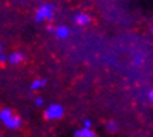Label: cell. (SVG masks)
<instances>
[{"instance_id": "9", "label": "cell", "mask_w": 153, "mask_h": 137, "mask_svg": "<svg viewBox=\"0 0 153 137\" xmlns=\"http://www.w3.org/2000/svg\"><path fill=\"white\" fill-rule=\"evenodd\" d=\"M105 130L110 134H115L118 130H120V123L114 120V119H110V120H107L105 122Z\"/></svg>"}, {"instance_id": "11", "label": "cell", "mask_w": 153, "mask_h": 137, "mask_svg": "<svg viewBox=\"0 0 153 137\" xmlns=\"http://www.w3.org/2000/svg\"><path fill=\"white\" fill-rule=\"evenodd\" d=\"M34 105L38 106V108H41V106L45 105V101H44V98L39 95H37L35 98H34Z\"/></svg>"}, {"instance_id": "3", "label": "cell", "mask_w": 153, "mask_h": 137, "mask_svg": "<svg viewBox=\"0 0 153 137\" xmlns=\"http://www.w3.org/2000/svg\"><path fill=\"white\" fill-rule=\"evenodd\" d=\"M65 116V106L59 102H52L48 104L44 108V118L49 122H58Z\"/></svg>"}, {"instance_id": "2", "label": "cell", "mask_w": 153, "mask_h": 137, "mask_svg": "<svg viewBox=\"0 0 153 137\" xmlns=\"http://www.w3.org/2000/svg\"><path fill=\"white\" fill-rule=\"evenodd\" d=\"M56 17V6L51 1H44L37 7L34 18L39 24L45 23H52Z\"/></svg>"}, {"instance_id": "6", "label": "cell", "mask_w": 153, "mask_h": 137, "mask_svg": "<svg viewBox=\"0 0 153 137\" xmlns=\"http://www.w3.org/2000/svg\"><path fill=\"white\" fill-rule=\"evenodd\" d=\"M53 34H55V37L60 41H65L68 38L70 37V34H72V29H70L69 25H66V24H60V25H56L53 27Z\"/></svg>"}, {"instance_id": "15", "label": "cell", "mask_w": 153, "mask_h": 137, "mask_svg": "<svg viewBox=\"0 0 153 137\" xmlns=\"http://www.w3.org/2000/svg\"><path fill=\"white\" fill-rule=\"evenodd\" d=\"M0 137H4V136H3V133H1V132H0Z\"/></svg>"}, {"instance_id": "7", "label": "cell", "mask_w": 153, "mask_h": 137, "mask_svg": "<svg viewBox=\"0 0 153 137\" xmlns=\"http://www.w3.org/2000/svg\"><path fill=\"white\" fill-rule=\"evenodd\" d=\"M47 78L44 77H39V78H34L33 81L30 82V90L33 92H39L41 90L47 87Z\"/></svg>"}, {"instance_id": "14", "label": "cell", "mask_w": 153, "mask_h": 137, "mask_svg": "<svg viewBox=\"0 0 153 137\" xmlns=\"http://www.w3.org/2000/svg\"><path fill=\"white\" fill-rule=\"evenodd\" d=\"M3 52H4V45L0 42V53H3Z\"/></svg>"}, {"instance_id": "4", "label": "cell", "mask_w": 153, "mask_h": 137, "mask_svg": "<svg viewBox=\"0 0 153 137\" xmlns=\"http://www.w3.org/2000/svg\"><path fill=\"white\" fill-rule=\"evenodd\" d=\"M72 23L79 28H86L93 23V17L87 11H76L72 15Z\"/></svg>"}, {"instance_id": "12", "label": "cell", "mask_w": 153, "mask_h": 137, "mask_svg": "<svg viewBox=\"0 0 153 137\" xmlns=\"http://www.w3.org/2000/svg\"><path fill=\"white\" fill-rule=\"evenodd\" d=\"M6 63V53H0V64H4Z\"/></svg>"}, {"instance_id": "10", "label": "cell", "mask_w": 153, "mask_h": 137, "mask_svg": "<svg viewBox=\"0 0 153 137\" xmlns=\"http://www.w3.org/2000/svg\"><path fill=\"white\" fill-rule=\"evenodd\" d=\"M82 126H83V127H87V129H93L94 123L90 118H84L83 120H82Z\"/></svg>"}, {"instance_id": "13", "label": "cell", "mask_w": 153, "mask_h": 137, "mask_svg": "<svg viewBox=\"0 0 153 137\" xmlns=\"http://www.w3.org/2000/svg\"><path fill=\"white\" fill-rule=\"evenodd\" d=\"M152 99H153V91H152V90H149V91H148V101H150V102H152Z\"/></svg>"}, {"instance_id": "1", "label": "cell", "mask_w": 153, "mask_h": 137, "mask_svg": "<svg viewBox=\"0 0 153 137\" xmlns=\"http://www.w3.org/2000/svg\"><path fill=\"white\" fill-rule=\"evenodd\" d=\"M24 120L13 108L9 106H3L0 108V124L10 132H16L19 129L23 127Z\"/></svg>"}, {"instance_id": "5", "label": "cell", "mask_w": 153, "mask_h": 137, "mask_svg": "<svg viewBox=\"0 0 153 137\" xmlns=\"http://www.w3.org/2000/svg\"><path fill=\"white\" fill-rule=\"evenodd\" d=\"M25 53L21 52V50H11L10 53H6V63L10 64V66H21V64L25 62Z\"/></svg>"}, {"instance_id": "8", "label": "cell", "mask_w": 153, "mask_h": 137, "mask_svg": "<svg viewBox=\"0 0 153 137\" xmlns=\"http://www.w3.org/2000/svg\"><path fill=\"white\" fill-rule=\"evenodd\" d=\"M73 137H98V136L93 129H87L82 126V127L76 129L73 132Z\"/></svg>"}]
</instances>
